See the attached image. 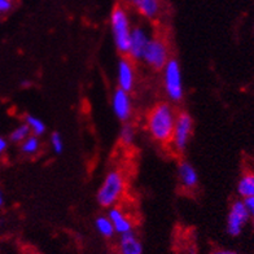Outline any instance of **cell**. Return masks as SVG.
I'll list each match as a JSON object with an SVG mask.
<instances>
[{"label":"cell","mask_w":254,"mask_h":254,"mask_svg":"<svg viewBox=\"0 0 254 254\" xmlns=\"http://www.w3.org/2000/svg\"><path fill=\"white\" fill-rule=\"evenodd\" d=\"M178 112L169 101L157 103L145 117V127L149 136L161 145H170Z\"/></svg>","instance_id":"6da1fadb"},{"label":"cell","mask_w":254,"mask_h":254,"mask_svg":"<svg viewBox=\"0 0 254 254\" xmlns=\"http://www.w3.org/2000/svg\"><path fill=\"white\" fill-rule=\"evenodd\" d=\"M126 192V178L122 171L113 169L104 177L103 183L96 192V201L101 207L117 206Z\"/></svg>","instance_id":"7a4b0ae2"},{"label":"cell","mask_w":254,"mask_h":254,"mask_svg":"<svg viewBox=\"0 0 254 254\" xmlns=\"http://www.w3.org/2000/svg\"><path fill=\"white\" fill-rule=\"evenodd\" d=\"M109 24H111L112 38H113L116 50L121 56H126L131 30H132V22H131L130 13L124 4H117L113 8Z\"/></svg>","instance_id":"3957f363"},{"label":"cell","mask_w":254,"mask_h":254,"mask_svg":"<svg viewBox=\"0 0 254 254\" xmlns=\"http://www.w3.org/2000/svg\"><path fill=\"white\" fill-rule=\"evenodd\" d=\"M162 87L169 103L179 104L184 97V83L182 66L177 59L170 57L162 69Z\"/></svg>","instance_id":"277c9868"},{"label":"cell","mask_w":254,"mask_h":254,"mask_svg":"<svg viewBox=\"0 0 254 254\" xmlns=\"http://www.w3.org/2000/svg\"><path fill=\"white\" fill-rule=\"evenodd\" d=\"M170 48L162 37H152L141 57V63L154 71H161L170 60Z\"/></svg>","instance_id":"5b68a950"},{"label":"cell","mask_w":254,"mask_h":254,"mask_svg":"<svg viewBox=\"0 0 254 254\" xmlns=\"http://www.w3.org/2000/svg\"><path fill=\"white\" fill-rule=\"evenodd\" d=\"M193 118L187 112H179L175 120L170 147L175 153L181 154L186 152L193 132Z\"/></svg>","instance_id":"8992f818"},{"label":"cell","mask_w":254,"mask_h":254,"mask_svg":"<svg viewBox=\"0 0 254 254\" xmlns=\"http://www.w3.org/2000/svg\"><path fill=\"white\" fill-rule=\"evenodd\" d=\"M153 37L151 31L143 25H136L132 26L130 35V42H128V50H127L126 56L132 60L134 63H141V57L144 55V51L147 48L151 38Z\"/></svg>","instance_id":"52a82bcc"},{"label":"cell","mask_w":254,"mask_h":254,"mask_svg":"<svg viewBox=\"0 0 254 254\" xmlns=\"http://www.w3.org/2000/svg\"><path fill=\"white\" fill-rule=\"evenodd\" d=\"M112 109L114 116L121 122H130L132 113H134V103L131 92H127L121 88H116L112 94Z\"/></svg>","instance_id":"ba28073f"},{"label":"cell","mask_w":254,"mask_h":254,"mask_svg":"<svg viewBox=\"0 0 254 254\" xmlns=\"http://www.w3.org/2000/svg\"><path fill=\"white\" fill-rule=\"evenodd\" d=\"M251 218V213L248 210L247 205L244 204V200L235 201L231 205L230 213L227 218V232L231 236H239L241 231L244 228Z\"/></svg>","instance_id":"9c48e42d"},{"label":"cell","mask_w":254,"mask_h":254,"mask_svg":"<svg viewBox=\"0 0 254 254\" xmlns=\"http://www.w3.org/2000/svg\"><path fill=\"white\" fill-rule=\"evenodd\" d=\"M136 84L135 63L127 56H121L117 64V87L127 92H132Z\"/></svg>","instance_id":"30bf717a"},{"label":"cell","mask_w":254,"mask_h":254,"mask_svg":"<svg viewBox=\"0 0 254 254\" xmlns=\"http://www.w3.org/2000/svg\"><path fill=\"white\" fill-rule=\"evenodd\" d=\"M108 218L111 219L112 224H113L114 231H116V234L125 235L128 234V232H132L134 231V222L131 219L128 215L126 214V211L117 206L109 207L108 209Z\"/></svg>","instance_id":"8fae6325"},{"label":"cell","mask_w":254,"mask_h":254,"mask_svg":"<svg viewBox=\"0 0 254 254\" xmlns=\"http://www.w3.org/2000/svg\"><path fill=\"white\" fill-rule=\"evenodd\" d=\"M178 183L186 190H192L197 187L198 184V174L194 166L188 161L183 160L179 162L177 167Z\"/></svg>","instance_id":"7c38bea8"},{"label":"cell","mask_w":254,"mask_h":254,"mask_svg":"<svg viewBox=\"0 0 254 254\" xmlns=\"http://www.w3.org/2000/svg\"><path fill=\"white\" fill-rule=\"evenodd\" d=\"M134 7L143 18L154 21L161 16L162 1L161 0H137Z\"/></svg>","instance_id":"4fadbf2b"},{"label":"cell","mask_w":254,"mask_h":254,"mask_svg":"<svg viewBox=\"0 0 254 254\" xmlns=\"http://www.w3.org/2000/svg\"><path fill=\"white\" fill-rule=\"evenodd\" d=\"M118 252L120 254H143V245L136 235L132 232L121 235L118 241Z\"/></svg>","instance_id":"5bb4252c"},{"label":"cell","mask_w":254,"mask_h":254,"mask_svg":"<svg viewBox=\"0 0 254 254\" xmlns=\"http://www.w3.org/2000/svg\"><path fill=\"white\" fill-rule=\"evenodd\" d=\"M42 148V141L40 137L37 135H29L22 143H20V152L26 157H31L35 156Z\"/></svg>","instance_id":"9a60e30c"},{"label":"cell","mask_w":254,"mask_h":254,"mask_svg":"<svg viewBox=\"0 0 254 254\" xmlns=\"http://www.w3.org/2000/svg\"><path fill=\"white\" fill-rule=\"evenodd\" d=\"M238 192L243 198L254 196V173H248L240 178L238 183Z\"/></svg>","instance_id":"2e32d148"},{"label":"cell","mask_w":254,"mask_h":254,"mask_svg":"<svg viewBox=\"0 0 254 254\" xmlns=\"http://www.w3.org/2000/svg\"><path fill=\"white\" fill-rule=\"evenodd\" d=\"M95 228L99 234L105 239H112L116 235L113 224H112L111 219L108 218V215H100L95 219Z\"/></svg>","instance_id":"e0dca14e"},{"label":"cell","mask_w":254,"mask_h":254,"mask_svg":"<svg viewBox=\"0 0 254 254\" xmlns=\"http://www.w3.org/2000/svg\"><path fill=\"white\" fill-rule=\"evenodd\" d=\"M25 124L29 126L30 128V132L33 135H37V136H43L47 131V127H46V124L40 118L35 117V116H31V114H27L25 117Z\"/></svg>","instance_id":"ac0fdd59"},{"label":"cell","mask_w":254,"mask_h":254,"mask_svg":"<svg viewBox=\"0 0 254 254\" xmlns=\"http://www.w3.org/2000/svg\"><path fill=\"white\" fill-rule=\"evenodd\" d=\"M136 137V130L130 122H125L122 128L120 131V141L125 147H130L132 145Z\"/></svg>","instance_id":"d6986e66"},{"label":"cell","mask_w":254,"mask_h":254,"mask_svg":"<svg viewBox=\"0 0 254 254\" xmlns=\"http://www.w3.org/2000/svg\"><path fill=\"white\" fill-rule=\"evenodd\" d=\"M29 135H31L30 128H29V126L24 122V124H21L17 127H14L13 131H12L9 135V140L12 141V143L20 144L22 143Z\"/></svg>","instance_id":"ffe728a7"},{"label":"cell","mask_w":254,"mask_h":254,"mask_svg":"<svg viewBox=\"0 0 254 254\" xmlns=\"http://www.w3.org/2000/svg\"><path fill=\"white\" fill-rule=\"evenodd\" d=\"M50 143H51V148H52L54 153H56V154L63 153L64 152V140H63V136H61L59 132H54V134L51 135Z\"/></svg>","instance_id":"44dd1931"},{"label":"cell","mask_w":254,"mask_h":254,"mask_svg":"<svg viewBox=\"0 0 254 254\" xmlns=\"http://www.w3.org/2000/svg\"><path fill=\"white\" fill-rule=\"evenodd\" d=\"M13 8V0H0V14L8 13Z\"/></svg>","instance_id":"7402d4cb"},{"label":"cell","mask_w":254,"mask_h":254,"mask_svg":"<svg viewBox=\"0 0 254 254\" xmlns=\"http://www.w3.org/2000/svg\"><path fill=\"white\" fill-rule=\"evenodd\" d=\"M244 204L247 205L248 210H249L251 215H254V196L244 198Z\"/></svg>","instance_id":"603a6c76"},{"label":"cell","mask_w":254,"mask_h":254,"mask_svg":"<svg viewBox=\"0 0 254 254\" xmlns=\"http://www.w3.org/2000/svg\"><path fill=\"white\" fill-rule=\"evenodd\" d=\"M8 148V141L5 137L0 136V154H3L4 152L7 151Z\"/></svg>","instance_id":"cb8c5ba5"},{"label":"cell","mask_w":254,"mask_h":254,"mask_svg":"<svg viewBox=\"0 0 254 254\" xmlns=\"http://www.w3.org/2000/svg\"><path fill=\"white\" fill-rule=\"evenodd\" d=\"M210 254H238V253H235V252H231V251H215Z\"/></svg>","instance_id":"d4e9b609"},{"label":"cell","mask_w":254,"mask_h":254,"mask_svg":"<svg viewBox=\"0 0 254 254\" xmlns=\"http://www.w3.org/2000/svg\"><path fill=\"white\" fill-rule=\"evenodd\" d=\"M136 1H137V0H122L124 5H132V7H134Z\"/></svg>","instance_id":"484cf974"},{"label":"cell","mask_w":254,"mask_h":254,"mask_svg":"<svg viewBox=\"0 0 254 254\" xmlns=\"http://www.w3.org/2000/svg\"><path fill=\"white\" fill-rule=\"evenodd\" d=\"M4 205V196L3 193H1V190H0V207L3 206Z\"/></svg>","instance_id":"4316f807"},{"label":"cell","mask_w":254,"mask_h":254,"mask_svg":"<svg viewBox=\"0 0 254 254\" xmlns=\"http://www.w3.org/2000/svg\"><path fill=\"white\" fill-rule=\"evenodd\" d=\"M252 217H253V227H254V215H252Z\"/></svg>","instance_id":"83f0119b"}]
</instances>
